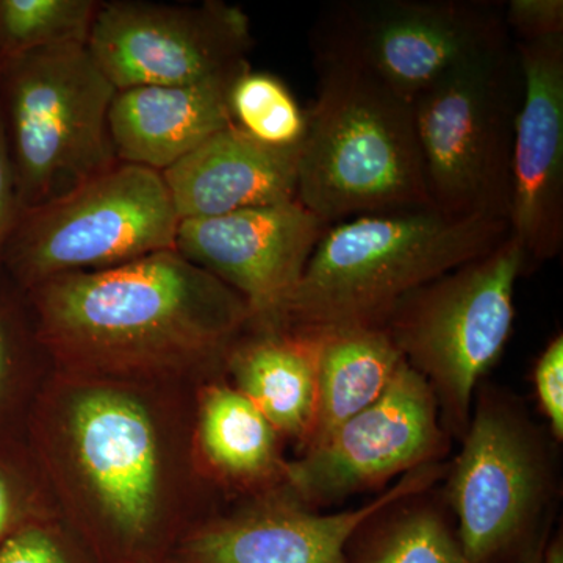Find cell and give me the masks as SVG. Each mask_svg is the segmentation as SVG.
<instances>
[{
	"instance_id": "obj_26",
	"label": "cell",
	"mask_w": 563,
	"mask_h": 563,
	"mask_svg": "<svg viewBox=\"0 0 563 563\" xmlns=\"http://www.w3.org/2000/svg\"><path fill=\"white\" fill-rule=\"evenodd\" d=\"M0 563H87L60 533L43 528L18 532L0 550Z\"/></svg>"
},
{
	"instance_id": "obj_30",
	"label": "cell",
	"mask_w": 563,
	"mask_h": 563,
	"mask_svg": "<svg viewBox=\"0 0 563 563\" xmlns=\"http://www.w3.org/2000/svg\"><path fill=\"white\" fill-rule=\"evenodd\" d=\"M543 563H563V543L561 533H559V536H554L553 539L547 543Z\"/></svg>"
},
{
	"instance_id": "obj_24",
	"label": "cell",
	"mask_w": 563,
	"mask_h": 563,
	"mask_svg": "<svg viewBox=\"0 0 563 563\" xmlns=\"http://www.w3.org/2000/svg\"><path fill=\"white\" fill-rule=\"evenodd\" d=\"M503 14L515 43L563 36L562 0H509L504 3Z\"/></svg>"
},
{
	"instance_id": "obj_17",
	"label": "cell",
	"mask_w": 563,
	"mask_h": 563,
	"mask_svg": "<svg viewBox=\"0 0 563 563\" xmlns=\"http://www.w3.org/2000/svg\"><path fill=\"white\" fill-rule=\"evenodd\" d=\"M244 70L195 85L118 90L109 111L118 162L163 173L229 128V92Z\"/></svg>"
},
{
	"instance_id": "obj_19",
	"label": "cell",
	"mask_w": 563,
	"mask_h": 563,
	"mask_svg": "<svg viewBox=\"0 0 563 563\" xmlns=\"http://www.w3.org/2000/svg\"><path fill=\"white\" fill-rule=\"evenodd\" d=\"M198 439L203 459L225 483L263 493L285 484L279 433L235 387L210 385L201 393Z\"/></svg>"
},
{
	"instance_id": "obj_28",
	"label": "cell",
	"mask_w": 563,
	"mask_h": 563,
	"mask_svg": "<svg viewBox=\"0 0 563 563\" xmlns=\"http://www.w3.org/2000/svg\"><path fill=\"white\" fill-rule=\"evenodd\" d=\"M547 543V533H544V536H540L536 542L529 543V547L526 548L523 559H521V563H543Z\"/></svg>"
},
{
	"instance_id": "obj_22",
	"label": "cell",
	"mask_w": 563,
	"mask_h": 563,
	"mask_svg": "<svg viewBox=\"0 0 563 563\" xmlns=\"http://www.w3.org/2000/svg\"><path fill=\"white\" fill-rule=\"evenodd\" d=\"M101 2L0 0V63L65 44H87Z\"/></svg>"
},
{
	"instance_id": "obj_20",
	"label": "cell",
	"mask_w": 563,
	"mask_h": 563,
	"mask_svg": "<svg viewBox=\"0 0 563 563\" xmlns=\"http://www.w3.org/2000/svg\"><path fill=\"white\" fill-rule=\"evenodd\" d=\"M402 362L384 328L325 331L312 431L301 453L377 401Z\"/></svg>"
},
{
	"instance_id": "obj_8",
	"label": "cell",
	"mask_w": 563,
	"mask_h": 563,
	"mask_svg": "<svg viewBox=\"0 0 563 563\" xmlns=\"http://www.w3.org/2000/svg\"><path fill=\"white\" fill-rule=\"evenodd\" d=\"M503 10L485 0H346L322 13L312 47L357 63L413 102L450 70L510 38Z\"/></svg>"
},
{
	"instance_id": "obj_29",
	"label": "cell",
	"mask_w": 563,
	"mask_h": 563,
	"mask_svg": "<svg viewBox=\"0 0 563 563\" xmlns=\"http://www.w3.org/2000/svg\"><path fill=\"white\" fill-rule=\"evenodd\" d=\"M10 518V495L5 481L0 476V536L5 531Z\"/></svg>"
},
{
	"instance_id": "obj_13",
	"label": "cell",
	"mask_w": 563,
	"mask_h": 563,
	"mask_svg": "<svg viewBox=\"0 0 563 563\" xmlns=\"http://www.w3.org/2000/svg\"><path fill=\"white\" fill-rule=\"evenodd\" d=\"M328 229L296 199L180 221L176 251L242 296L251 331H274Z\"/></svg>"
},
{
	"instance_id": "obj_23",
	"label": "cell",
	"mask_w": 563,
	"mask_h": 563,
	"mask_svg": "<svg viewBox=\"0 0 563 563\" xmlns=\"http://www.w3.org/2000/svg\"><path fill=\"white\" fill-rule=\"evenodd\" d=\"M233 124L266 146H301L307 131V110L287 85L268 73L244 70L229 92Z\"/></svg>"
},
{
	"instance_id": "obj_5",
	"label": "cell",
	"mask_w": 563,
	"mask_h": 563,
	"mask_svg": "<svg viewBox=\"0 0 563 563\" xmlns=\"http://www.w3.org/2000/svg\"><path fill=\"white\" fill-rule=\"evenodd\" d=\"M528 273L512 236L396 303L384 322L404 361L424 377L448 435L462 439L474 396L512 333L515 287Z\"/></svg>"
},
{
	"instance_id": "obj_10",
	"label": "cell",
	"mask_w": 563,
	"mask_h": 563,
	"mask_svg": "<svg viewBox=\"0 0 563 563\" xmlns=\"http://www.w3.org/2000/svg\"><path fill=\"white\" fill-rule=\"evenodd\" d=\"M250 16L220 0L201 5L101 2L87 47L117 90L180 87L251 68Z\"/></svg>"
},
{
	"instance_id": "obj_18",
	"label": "cell",
	"mask_w": 563,
	"mask_h": 563,
	"mask_svg": "<svg viewBox=\"0 0 563 563\" xmlns=\"http://www.w3.org/2000/svg\"><path fill=\"white\" fill-rule=\"evenodd\" d=\"M252 332L254 335L233 344L225 366L236 390L265 415L279 435L296 440L301 451L312 431L325 331L284 328Z\"/></svg>"
},
{
	"instance_id": "obj_15",
	"label": "cell",
	"mask_w": 563,
	"mask_h": 563,
	"mask_svg": "<svg viewBox=\"0 0 563 563\" xmlns=\"http://www.w3.org/2000/svg\"><path fill=\"white\" fill-rule=\"evenodd\" d=\"M515 47L525 88L515 132L509 235L531 272L563 247V36Z\"/></svg>"
},
{
	"instance_id": "obj_2",
	"label": "cell",
	"mask_w": 563,
	"mask_h": 563,
	"mask_svg": "<svg viewBox=\"0 0 563 563\" xmlns=\"http://www.w3.org/2000/svg\"><path fill=\"white\" fill-rule=\"evenodd\" d=\"M507 235V222L450 217L432 207L329 225L274 331L384 328L409 292L492 251Z\"/></svg>"
},
{
	"instance_id": "obj_16",
	"label": "cell",
	"mask_w": 563,
	"mask_h": 563,
	"mask_svg": "<svg viewBox=\"0 0 563 563\" xmlns=\"http://www.w3.org/2000/svg\"><path fill=\"white\" fill-rule=\"evenodd\" d=\"M299 147L266 146L236 124L162 173L180 221L296 201Z\"/></svg>"
},
{
	"instance_id": "obj_9",
	"label": "cell",
	"mask_w": 563,
	"mask_h": 563,
	"mask_svg": "<svg viewBox=\"0 0 563 563\" xmlns=\"http://www.w3.org/2000/svg\"><path fill=\"white\" fill-rule=\"evenodd\" d=\"M461 453L446 473V501L472 563H492L532 531L550 495L544 439L506 393L477 388Z\"/></svg>"
},
{
	"instance_id": "obj_31",
	"label": "cell",
	"mask_w": 563,
	"mask_h": 563,
	"mask_svg": "<svg viewBox=\"0 0 563 563\" xmlns=\"http://www.w3.org/2000/svg\"><path fill=\"white\" fill-rule=\"evenodd\" d=\"M7 362H9V336H7L5 324L0 318V387H2L3 376H5Z\"/></svg>"
},
{
	"instance_id": "obj_1",
	"label": "cell",
	"mask_w": 563,
	"mask_h": 563,
	"mask_svg": "<svg viewBox=\"0 0 563 563\" xmlns=\"http://www.w3.org/2000/svg\"><path fill=\"white\" fill-rule=\"evenodd\" d=\"M35 288L41 339L79 372L128 376L225 363L250 328L242 296L176 250Z\"/></svg>"
},
{
	"instance_id": "obj_4",
	"label": "cell",
	"mask_w": 563,
	"mask_h": 563,
	"mask_svg": "<svg viewBox=\"0 0 563 563\" xmlns=\"http://www.w3.org/2000/svg\"><path fill=\"white\" fill-rule=\"evenodd\" d=\"M523 69L512 38L450 70L413 101L432 209L509 224Z\"/></svg>"
},
{
	"instance_id": "obj_3",
	"label": "cell",
	"mask_w": 563,
	"mask_h": 563,
	"mask_svg": "<svg viewBox=\"0 0 563 563\" xmlns=\"http://www.w3.org/2000/svg\"><path fill=\"white\" fill-rule=\"evenodd\" d=\"M313 54L317 98L299 147L298 201L328 225L432 207L413 102L357 63Z\"/></svg>"
},
{
	"instance_id": "obj_12",
	"label": "cell",
	"mask_w": 563,
	"mask_h": 563,
	"mask_svg": "<svg viewBox=\"0 0 563 563\" xmlns=\"http://www.w3.org/2000/svg\"><path fill=\"white\" fill-rule=\"evenodd\" d=\"M448 466L429 463L404 474L372 501L346 512H317L282 485L192 532L176 563H347V544L362 526L396 503L431 490Z\"/></svg>"
},
{
	"instance_id": "obj_21",
	"label": "cell",
	"mask_w": 563,
	"mask_h": 563,
	"mask_svg": "<svg viewBox=\"0 0 563 563\" xmlns=\"http://www.w3.org/2000/svg\"><path fill=\"white\" fill-rule=\"evenodd\" d=\"M420 496L396 503L362 526L347 544V563H472L444 515L418 501Z\"/></svg>"
},
{
	"instance_id": "obj_11",
	"label": "cell",
	"mask_w": 563,
	"mask_h": 563,
	"mask_svg": "<svg viewBox=\"0 0 563 563\" xmlns=\"http://www.w3.org/2000/svg\"><path fill=\"white\" fill-rule=\"evenodd\" d=\"M448 450L435 396L404 361L377 401L287 463L284 487L314 509L387 488L404 474L443 462Z\"/></svg>"
},
{
	"instance_id": "obj_14",
	"label": "cell",
	"mask_w": 563,
	"mask_h": 563,
	"mask_svg": "<svg viewBox=\"0 0 563 563\" xmlns=\"http://www.w3.org/2000/svg\"><path fill=\"white\" fill-rule=\"evenodd\" d=\"M68 421L85 487L122 551L136 553L161 514V443L150 412L128 393L92 387L73 399Z\"/></svg>"
},
{
	"instance_id": "obj_25",
	"label": "cell",
	"mask_w": 563,
	"mask_h": 563,
	"mask_svg": "<svg viewBox=\"0 0 563 563\" xmlns=\"http://www.w3.org/2000/svg\"><path fill=\"white\" fill-rule=\"evenodd\" d=\"M533 387L540 412L555 442L563 440V335L547 344L533 366Z\"/></svg>"
},
{
	"instance_id": "obj_27",
	"label": "cell",
	"mask_w": 563,
	"mask_h": 563,
	"mask_svg": "<svg viewBox=\"0 0 563 563\" xmlns=\"http://www.w3.org/2000/svg\"><path fill=\"white\" fill-rule=\"evenodd\" d=\"M21 218L16 177L11 161L5 120L0 109V251L9 244Z\"/></svg>"
},
{
	"instance_id": "obj_6",
	"label": "cell",
	"mask_w": 563,
	"mask_h": 563,
	"mask_svg": "<svg viewBox=\"0 0 563 563\" xmlns=\"http://www.w3.org/2000/svg\"><path fill=\"white\" fill-rule=\"evenodd\" d=\"M2 107L21 214L57 201L118 165L109 111L117 88L87 44L3 63Z\"/></svg>"
},
{
	"instance_id": "obj_7",
	"label": "cell",
	"mask_w": 563,
	"mask_h": 563,
	"mask_svg": "<svg viewBox=\"0 0 563 563\" xmlns=\"http://www.w3.org/2000/svg\"><path fill=\"white\" fill-rule=\"evenodd\" d=\"M180 218L162 173L118 163L68 195L25 211L9 244L31 284L176 250Z\"/></svg>"
}]
</instances>
